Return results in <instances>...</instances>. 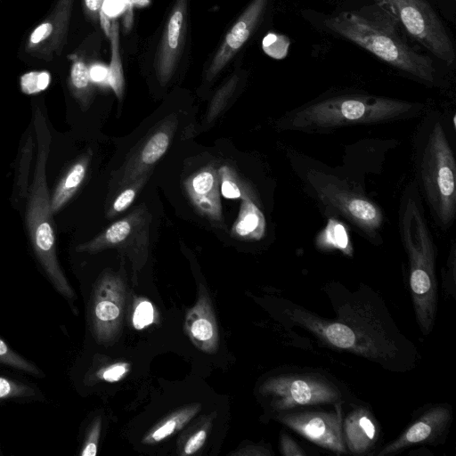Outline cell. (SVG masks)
I'll list each match as a JSON object with an SVG mask.
<instances>
[{"instance_id":"cell-1","label":"cell","mask_w":456,"mask_h":456,"mask_svg":"<svg viewBox=\"0 0 456 456\" xmlns=\"http://www.w3.org/2000/svg\"><path fill=\"white\" fill-rule=\"evenodd\" d=\"M322 290L335 317L281 299V322L289 329H301L326 347L362 357L386 370L407 372L416 367L418 348L400 330L377 291L366 284L352 290L336 281Z\"/></svg>"},{"instance_id":"cell-2","label":"cell","mask_w":456,"mask_h":456,"mask_svg":"<svg viewBox=\"0 0 456 456\" xmlns=\"http://www.w3.org/2000/svg\"><path fill=\"white\" fill-rule=\"evenodd\" d=\"M398 228L409 263V287L417 323L428 336L438 307L437 250L428 224L416 181L404 188L398 209Z\"/></svg>"},{"instance_id":"cell-3","label":"cell","mask_w":456,"mask_h":456,"mask_svg":"<svg viewBox=\"0 0 456 456\" xmlns=\"http://www.w3.org/2000/svg\"><path fill=\"white\" fill-rule=\"evenodd\" d=\"M324 24L390 66L427 83L435 81L432 60L408 45L396 20L379 4L341 12Z\"/></svg>"},{"instance_id":"cell-4","label":"cell","mask_w":456,"mask_h":456,"mask_svg":"<svg viewBox=\"0 0 456 456\" xmlns=\"http://www.w3.org/2000/svg\"><path fill=\"white\" fill-rule=\"evenodd\" d=\"M422 105L370 94H345L316 99L290 110L278 122L282 130L330 132L344 126L376 125L411 118Z\"/></svg>"},{"instance_id":"cell-5","label":"cell","mask_w":456,"mask_h":456,"mask_svg":"<svg viewBox=\"0 0 456 456\" xmlns=\"http://www.w3.org/2000/svg\"><path fill=\"white\" fill-rule=\"evenodd\" d=\"M37 157L26 206V225L35 254L54 288L72 299L74 291L66 279L57 257L56 237L46 180V164L50 155L51 132L40 110L34 109Z\"/></svg>"},{"instance_id":"cell-6","label":"cell","mask_w":456,"mask_h":456,"mask_svg":"<svg viewBox=\"0 0 456 456\" xmlns=\"http://www.w3.org/2000/svg\"><path fill=\"white\" fill-rule=\"evenodd\" d=\"M415 147L416 183L436 223L452 226L456 215V159L443 121L428 118Z\"/></svg>"},{"instance_id":"cell-7","label":"cell","mask_w":456,"mask_h":456,"mask_svg":"<svg viewBox=\"0 0 456 456\" xmlns=\"http://www.w3.org/2000/svg\"><path fill=\"white\" fill-rule=\"evenodd\" d=\"M258 392L273 415L308 408L345 404L347 388L333 376L320 370L289 369L267 377Z\"/></svg>"},{"instance_id":"cell-8","label":"cell","mask_w":456,"mask_h":456,"mask_svg":"<svg viewBox=\"0 0 456 456\" xmlns=\"http://www.w3.org/2000/svg\"><path fill=\"white\" fill-rule=\"evenodd\" d=\"M303 178L306 187L327 211L342 216L370 242L378 245L382 241L379 232L384 214L361 190L315 168H308Z\"/></svg>"},{"instance_id":"cell-9","label":"cell","mask_w":456,"mask_h":456,"mask_svg":"<svg viewBox=\"0 0 456 456\" xmlns=\"http://www.w3.org/2000/svg\"><path fill=\"white\" fill-rule=\"evenodd\" d=\"M391 14L419 44L452 64L455 58L452 42L437 14L427 0H374Z\"/></svg>"},{"instance_id":"cell-10","label":"cell","mask_w":456,"mask_h":456,"mask_svg":"<svg viewBox=\"0 0 456 456\" xmlns=\"http://www.w3.org/2000/svg\"><path fill=\"white\" fill-rule=\"evenodd\" d=\"M343 406L338 403L330 410L324 407L295 410L273 418L319 447L341 455L347 453L342 436Z\"/></svg>"},{"instance_id":"cell-11","label":"cell","mask_w":456,"mask_h":456,"mask_svg":"<svg viewBox=\"0 0 456 456\" xmlns=\"http://www.w3.org/2000/svg\"><path fill=\"white\" fill-rule=\"evenodd\" d=\"M124 305L122 280L113 273H105L94 287L90 305L92 330L99 343H110L117 336L123 320Z\"/></svg>"},{"instance_id":"cell-12","label":"cell","mask_w":456,"mask_h":456,"mask_svg":"<svg viewBox=\"0 0 456 456\" xmlns=\"http://www.w3.org/2000/svg\"><path fill=\"white\" fill-rule=\"evenodd\" d=\"M453 419L452 408L448 403H435L427 407L394 440L374 454L389 456L418 444H443L449 433Z\"/></svg>"},{"instance_id":"cell-13","label":"cell","mask_w":456,"mask_h":456,"mask_svg":"<svg viewBox=\"0 0 456 456\" xmlns=\"http://www.w3.org/2000/svg\"><path fill=\"white\" fill-rule=\"evenodd\" d=\"M75 0H57L45 19L30 33L25 51L33 57L51 61L61 54L67 44Z\"/></svg>"},{"instance_id":"cell-14","label":"cell","mask_w":456,"mask_h":456,"mask_svg":"<svg viewBox=\"0 0 456 456\" xmlns=\"http://www.w3.org/2000/svg\"><path fill=\"white\" fill-rule=\"evenodd\" d=\"M187 0H176L168 17L155 59V69L161 83L172 77L181 54L186 26Z\"/></svg>"},{"instance_id":"cell-15","label":"cell","mask_w":456,"mask_h":456,"mask_svg":"<svg viewBox=\"0 0 456 456\" xmlns=\"http://www.w3.org/2000/svg\"><path fill=\"white\" fill-rule=\"evenodd\" d=\"M342 436L347 453L372 454L380 437V427L369 406L356 404L343 416Z\"/></svg>"},{"instance_id":"cell-16","label":"cell","mask_w":456,"mask_h":456,"mask_svg":"<svg viewBox=\"0 0 456 456\" xmlns=\"http://www.w3.org/2000/svg\"><path fill=\"white\" fill-rule=\"evenodd\" d=\"M267 1L252 0L246 7L215 55L207 72L208 80H212L249 38L266 9Z\"/></svg>"},{"instance_id":"cell-17","label":"cell","mask_w":456,"mask_h":456,"mask_svg":"<svg viewBox=\"0 0 456 456\" xmlns=\"http://www.w3.org/2000/svg\"><path fill=\"white\" fill-rule=\"evenodd\" d=\"M174 128L175 125L169 123L150 135L139 151L119 171L118 186L129 184L147 174L167 151Z\"/></svg>"},{"instance_id":"cell-18","label":"cell","mask_w":456,"mask_h":456,"mask_svg":"<svg viewBox=\"0 0 456 456\" xmlns=\"http://www.w3.org/2000/svg\"><path fill=\"white\" fill-rule=\"evenodd\" d=\"M218 171L208 166L189 177L184 186L194 207L215 222L223 219Z\"/></svg>"},{"instance_id":"cell-19","label":"cell","mask_w":456,"mask_h":456,"mask_svg":"<svg viewBox=\"0 0 456 456\" xmlns=\"http://www.w3.org/2000/svg\"><path fill=\"white\" fill-rule=\"evenodd\" d=\"M184 326L197 348L208 354L217 350L218 328L210 300L204 289H201L196 305L188 312Z\"/></svg>"},{"instance_id":"cell-20","label":"cell","mask_w":456,"mask_h":456,"mask_svg":"<svg viewBox=\"0 0 456 456\" xmlns=\"http://www.w3.org/2000/svg\"><path fill=\"white\" fill-rule=\"evenodd\" d=\"M141 219V214L135 211L128 216L110 224L93 240L79 244L76 249L77 252L92 254L108 248L118 247L133 234L139 226Z\"/></svg>"},{"instance_id":"cell-21","label":"cell","mask_w":456,"mask_h":456,"mask_svg":"<svg viewBox=\"0 0 456 456\" xmlns=\"http://www.w3.org/2000/svg\"><path fill=\"white\" fill-rule=\"evenodd\" d=\"M89 161V155L82 156L60 179L50 196L53 215L58 213L77 192L86 177Z\"/></svg>"},{"instance_id":"cell-22","label":"cell","mask_w":456,"mask_h":456,"mask_svg":"<svg viewBox=\"0 0 456 456\" xmlns=\"http://www.w3.org/2000/svg\"><path fill=\"white\" fill-rule=\"evenodd\" d=\"M240 198L242 201L238 218L232 229V235L240 240H258L265 231L264 216L244 187Z\"/></svg>"},{"instance_id":"cell-23","label":"cell","mask_w":456,"mask_h":456,"mask_svg":"<svg viewBox=\"0 0 456 456\" xmlns=\"http://www.w3.org/2000/svg\"><path fill=\"white\" fill-rule=\"evenodd\" d=\"M200 406H191L180 410L161 420L144 437L143 443L155 444L163 441L181 429L199 411Z\"/></svg>"},{"instance_id":"cell-24","label":"cell","mask_w":456,"mask_h":456,"mask_svg":"<svg viewBox=\"0 0 456 456\" xmlns=\"http://www.w3.org/2000/svg\"><path fill=\"white\" fill-rule=\"evenodd\" d=\"M119 24L117 20H112L110 30V63L108 69L107 80L118 99L122 98L124 91V72L119 53Z\"/></svg>"},{"instance_id":"cell-25","label":"cell","mask_w":456,"mask_h":456,"mask_svg":"<svg viewBox=\"0 0 456 456\" xmlns=\"http://www.w3.org/2000/svg\"><path fill=\"white\" fill-rule=\"evenodd\" d=\"M90 71L80 59H75L70 69L69 86L72 95L83 108L90 102L92 94Z\"/></svg>"},{"instance_id":"cell-26","label":"cell","mask_w":456,"mask_h":456,"mask_svg":"<svg viewBox=\"0 0 456 456\" xmlns=\"http://www.w3.org/2000/svg\"><path fill=\"white\" fill-rule=\"evenodd\" d=\"M34 387L28 384L0 376V401L36 396Z\"/></svg>"},{"instance_id":"cell-27","label":"cell","mask_w":456,"mask_h":456,"mask_svg":"<svg viewBox=\"0 0 456 456\" xmlns=\"http://www.w3.org/2000/svg\"><path fill=\"white\" fill-rule=\"evenodd\" d=\"M0 362L12 368L34 375L40 374V370L31 362L12 350L7 344L0 338Z\"/></svg>"},{"instance_id":"cell-28","label":"cell","mask_w":456,"mask_h":456,"mask_svg":"<svg viewBox=\"0 0 456 456\" xmlns=\"http://www.w3.org/2000/svg\"><path fill=\"white\" fill-rule=\"evenodd\" d=\"M146 175L129 183V186L116 197L108 212L109 216H112L126 210L133 203L136 193L143 184Z\"/></svg>"},{"instance_id":"cell-29","label":"cell","mask_w":456,"mask_h":456,"mask_svg":"<svg viewBox=\"0 0 456 456\" xmlns=\"http://www.w3.org/2000/svg\"><path fill=\"white\" fill-rule=\"evenodd\" d=\"M50 82V74L46 71H31L20 77V88L27 94L45 90Z\"/></svg>"},{"instance_id":"cell-30","label":"cell","mask_w":456,"mask_h":456,"mask_svg":"<svg viewBox=\"0 0 456 456\" xmlns=\"http://www.w3.org/2000/svg\"><path fill=\"white\" fill-rule=\"evenodd\" d=\"M237 84V77H233L231 78L224 86H222L214 96L211 104L209 106L207 119L208 122H211L224 109L227 100L234 91Z\"/></svg>"},{"instance_id":"cell-31","label":"cell","mask_w":456,"mask_h":456,"mask_svg":"<svg viewBox=\"0 0 456 456\" xmlns=\"http://www.w3.org/2000/svg\"><path fill=\"white\" fill-rule=\"evenodd\" d=\"M220 182H221V192L224 197L227 199H238L242 195V185L239 184V182L234 176L232 171L227 166L222 167L218 170Z\"/></svg>"},{"instance_id":"cell-32","label":"cell","mask_w":456,"mask_h":456,"mask_svg":"<svg viewBox=\"0 0 456 456\" xmlns=\"http://www.w3.org/2000/svg\"><path fill=\"white\" fill-rule=\"evenodd\" d=\"M289 45V39L282 35L269 33L263 39V49L271 57L282 59L286 56Z\"/></svg>"},{"instance_id":"cell-33","label":"cell","mask_w":456,"mask_h":456,"mask_svg":"<svg viewBox=\"0 0 456 456\" xmlns=\"http://www.w3.org/2000/svg\"><path fill=\"white\" fill-rule=\"evenodd\" d=\"M455 285H456V245L454 242H452L446 265L443 271V287H444V292L454 297H455Z\"/></svg>"},{"instance_id":"cell-34","label":"cell","mask_w":456,"mask_h":456,"mask_svg":"<svg viewBox=\"0 0 456 456\" xmlns=\"http://www.w3.org/2000/svg\"><path fill=\"white\" fill-rule=\"evenodd\" d=\"M155 311L152 304L148 300L140 301L133 314V325L136 330H142L154 322Z\"/></svg>"},{"instance_id":"cell-35","label":"cell","mask_w":456,"mask_h":456,"mask_svg":"<svg viewBox=\"0 0 456 456\" xmlns=\"http://www.w3.org/2000/svg\"><path fill=\"white\" fill-rule=\"evenodd\" d=\"M101 432V419L98 418L92 424L85 440L81 456H94L97 453L98 441Z\"/></svg>"},{"instance_id":"cell-36","label":"cell","mask_w":456,"mask_h":456,"mask_svg":"<svg viewBox=\"0 0 456 456\" xmlns=\"http://www.w3.org/2000/svg\"><path fill=\"white\" fill-rule=\"evenodd\" d=\"M280 452L283 456L306 455V452L286 432L280 436Z\"/></svg>"},{"instance_id":"cell-37","label":"cell","mask_w":456,"mask_h":456,"mask_svg":"<svg viewBox=\"0 0 456 456\" xmlns=\"http://www.w3.org/2000/svg\"><path fill=\"white\" fill-rule=\"evenodd\" d=\"M129 367L126 362L113 363L99 372V377L107 382H117L127 372Z\"/></svg>"},{"instance_id":"cell-38","label":"cell","mask_w":456,"mask_h":456,"mask_svg":"<svg viewBox=\"0 0 456 456\" xmlns=\"http://www.w3.org/2000/svg\"><path fill=\"white\" fill-rule=\"evenodd\" d=\"M207 438V430L205 428H200L196 431L190 438L187 440L184 447H183V454L191 455L199 451L203 444H205Z\"/></svg>"},{"instance_id":"cell-39","label":"cell","mask_w":456,"mask_h":456,"mask_svg":"<svg viewBox=\"0 0 456 456\" xmlns=\"http://www.w3.org/2000/svg\"><path fill=\"white\" fill-rule=\"evenodd\" d=\"M102 0H84V9L87 17L94 22L99 19Z\"/></svg>"},{"instance_id":"cell-40","label":"cell","mask_w":456,"mask_h":456,"mask_svg":"<svg viewBox=\"0 0 456 456\" xmlns=\"http://www.w3.org/2000/svg\"><path fill=\"white\" fill-rule=\"evenodd\" d=\"M236 454L240 455H255V456H270L273 455V452L269 447L264 445L251 444L237 452Z\"/></svg>"},{"instance_id":"cell-41","label":"cell","mask_w":456,"mask_h":456,"mask_svg":"<svg viewBox=\"0 0 456 456\" xmlns=\"http://www.w3.org/2000/svg\"><path fill=\"white\" fill-rule=\"evenodd\" d=\"M89 71L93 81L102 82L108 77V69L102 65H94Z\"/></svg>"},{"instance_id":"cell-42","label":"cell","mask_w":456,"mask_h":456,"mask_svg":"<svg viewBox=\"0 0 456 456\" xmlns=\"http://www.w3.org/2000/svg\"><path fill=\"white\" fill-rule=\"evenodd\" d=\"M99 18L101 20V25H102L105 34L109 37L110 30V18H109L108 14L105 13V12L103 11L102 8L100 11Z\"/></svg>"},{"instance_id":"cell-43","label":"cell","mask_w":456,"mask_h":456,"mask_svg":"<svg viewBox=\"0 0 456 456\" xmlns=\"http://www.w3.org/2000/svg\"><path fill=\"white\" fill-rule=\"evenodd\" d=\"M107 3L110 4V5H111V7H110V13H114V12H116L118 11V8L115 7V6L118 7V1H116V0H108Z\"/></svg>"},{"instance_id":"cell-44","label":"cell","mask_w":456,"mask_h":456,"mask_svg":"<svg viewBox=\"0 0 456 456\" xmlns=\"http://www.w3.org/2000/svg\"><path fill=\"white\" fill-rule=\"evenodd\" d=\"M149 2L150 0H130L128 4L146 5Z\"/></svg>"},{"instance_id":"cell-45","label":"cell","mask_w":456,"mask_h":456,"mask_svg":"<svg viewBox=\"0 0 456 456\" xmlns=\"http://www.w3.org/2000/svg\"><path fill=\"white\" fill-rule=\"evenodd\" d=\"M125 4H128L130 0H122Z\"/></svg>"}]
</instances>
